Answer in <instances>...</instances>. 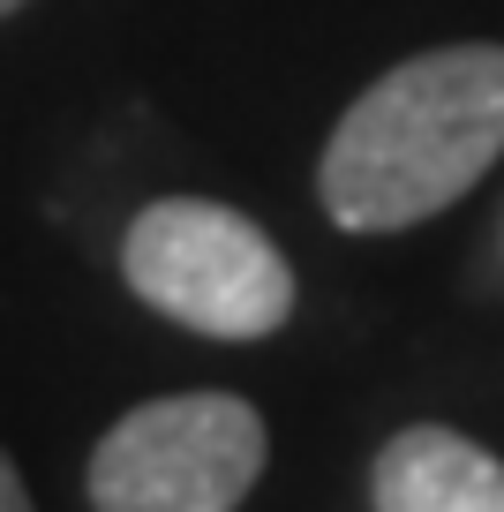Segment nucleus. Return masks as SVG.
Segmentation results:
<instances>
[{
	"mask_svg": "<svg viewBox=\"0 0 504 512\" xmlns=\"http://www.w3.org/2000/svg\"><path fill=\"white\" fill-rule=\"evenodd\" d=\"M271 460L264 415L234 392L143 400L91 452V512H234Z\"/></svg>",
	"mask_w": 504,
	"mask_h": 512,
	"instance_id": "obj_3",
	"label": "nucleus"
},
{
	"mask_svg": "<svg viewBox=\"0 0 504 512\" xmlns=\"http://www.w3.org/2000/svg\"><path fill=\"white\" fill-rule=\"evenodd\" d=\"M504 159V46H429L392 61L331 128L316 196L347 234H399L452 211Z\"/></svg>",
	"mask_w": 504,
	"mask_h": 512,
	"instance_id": "obj_1",
	"label": "nucleus"
},
{
	"mask_svg": "<svg viewBox=\"0 0 504 512\" xmlns=\"http://www.w3.org/2000/svg\"><path fill=\"white\" fill-rule=\"evenodd\" d=\"M377 512H504V460L444 422H414L369 467Z\"/></svg>",
	"mask_w": 504,
	"mask_h": 512,
	"instance_id": "obj_4",
	"label": "nucleus"
},
{
	"mask_svg": "<svg viewBox=\"0 0 504 512\" xmlns=\"http://www.w3.org/2000/svg\"><path fill=\"white\" fill-rule=\"evenodd\" d=\"M16 8H31V0H0V16H16Z\"/></svg>",
	"mask_w": 504,
	"mask_h": 512,
	"instance_id": "obj_6",
	"label": "nucleus"
},
{
	"mask_svg": "<svg viewBox=\"0 0 504 512\" xmlns=\"http://www.w3.org/2000/svg\"><path fill=\"white\" fill-rule=\"evenodd\" d=\"M0 512H38L31 505V490H23V475H16V460L0 452Z\"/></svg>",
	"mask_w": 504,
	"mask_h": 512,
	"instance_id": "obj_5",
	"label": "nucleus"
},
{
	"mask_svg": "<svg viewBox=\"0 0 504 512\" xmlns=\"http://www.w3.org/2000/svg\"><path fill=\"white\" fill-rule=\"evenodd\" d=\"M121 279L143 309L204 339H271L294 317V264L234 204L158 196L121 234Z\"/></svg>",
	"mask_w": 504,
	"mask_h": 512,
	"instance_id": "obj_2",
	"label": "nucleus"
}]
</instances>
